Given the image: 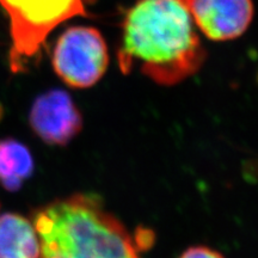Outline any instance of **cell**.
Here are the masks:
<instances>
[{"mask_svg":"<svg viewBox=\"0 0 258 258\" xmlns=\"http://www.w3.org/2000/svg\"><path fill=\"white\" fill-rule=\"evenodd\" d=\"M117 60L122 73L139 70L160 85L194 76L206 50L188 6L182 0H138L124 16Z\"/></svg>","mask_w":258,"mask_h":258,"instance_id":"6da1fadb","label":"cell"},{"mask_svg":"<svg viewBox=\"0 0 258 258\" xmlns=\"http://www.w3.org/2000/svg\"><path fill=\"white\" fill-rule=\"evenodd\" d=\"M41 258H140L134 237L89 194L57 199L32 213Z\"/></svg>","mask_w":258,"mask_h":258,"instance_id":"7a4b0ae2","label":"cell"},{"mask_svg":"<svg viewBox=\"0 0 258 258\" xmlns=\"http://www.w3.org/2000/svg\"><path fill=\"white\" fill-rule=\"evenodd\" d=\"M85 0H0L10 18L12 47L10 67L24 72L41 55L46 38L61 23L77 16H88Z\"/></svg>","mask_w":258,"mask_h":258,"instance_id":"3957f363","label":"cell"},{"mask_svg":"<svg viewBox=\"0 0 258 258\" xmlns=\"http://www.w3.org/2000/svg\"><path fill=\"white\" fill-rule=\"evenodd\" d=\"M51 63L60 79L71 88H91L108 69L109 53L104 37L91 27L67 29L56 41Z\"/></svg>","mask_w":258,"mask_h":258,"instance_id":"277c9868","label":"cell"},{"mask_svg":"<svg viewBox=\"0 0 258 258\" xmlns=\"http://www.w3.org/2000/svg\"><path fill=\"white\" fill-rule=\"evenodd\" d=\"M29 123L46 144L63 146L79 133L83 118L69 93L62 90H50L34 102Z\"/></svg>","mask_w":258,"mask_h":258,"instance_id":"5b68a950","label":"cell"},{"mask_svg":"<svg viewBox=\"0 0 258 258\" xmlns=\"http://www.w3.org/2000/svg\"><path fill=\"white\" fill-rule=\"evenodd\" d=\"M188 9L200 30L213 41L241 36L253 17L251 0H189Z\"/></svg>","mask_w":258,"mask_h":258,"instance_id":"8992f818","label":"cell"},{"mask_svg":"<svg viewBox=\"0 0 258 258\" xmlns=\"http://www.w3.org/2000/svg\"><path fill=\"white\" fill-rule=\"evenodd\" d=\"M0 258H41L40 238L31 220L16 213L0 215Z\"/></svg>","mask_w":258,"mask_h":258,"instance_id":"52a82bcc","label":"cell"},{"mask_svg":"<svg viewBox=\"0 0 258 258\" xmlns=\"http://www.w3.org/2000/svg\"><path fill=\"white\" fill-rule=\"evenodd\" d=\"M34 172V158L24 144L15 139L0 140V184L15 192Z\"/></svg>","mask_w":258,"mask_h":258,"instance_id":"ba28073f","label":"cell"},{"mask_svg":"<svg viewBox=\"0 0 258 258\" xmlns=\"http://www.w3.org/2000/svg\"><path fill=\"white\" fill-rule=\"evenodd\" d=\"M179 258H225L218 251L207 246H192L182 253Z\"/></svg>","mask_w":258,"mask_h":258,"instance_id":"9c48e42d","label":"cell"},{"mask_svg":"<svg viewBox=\"0 0 258 258\" xmlns=\"http://www.w3.org/2000/svg\"><path fill=\"white\" fill-rule=\"evenodd\" d=\"M3 115H4V109H3V105L0 104V120L3 118Z\"/></svg>","mask_w":258,"mask_h":258,"instance_id":"30bf717a","label":"cell"},{"mask_svg":"<svg viewBox=\"0 0 258 258\" xmlns=\"http://www.w3.org/2000/svg\"><path fill=\"white\" fill-rule=\"evenodd\" d=\"M182 2L184 3V4H185L186 6H188V4H189V0H182Z\"/></svg>","mask_w":258,"mask_h":258,"instance_id":"8fae6325","label":"cell"}]
</instances>
